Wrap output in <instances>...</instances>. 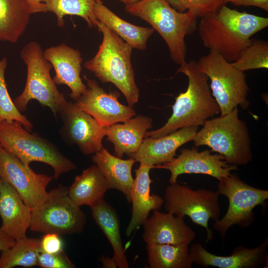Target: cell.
<instances>
[{"mask_svg": "<svg viewBox=\"0 0 268 268\" xmlns=\"http://www.w3.org/2000/svg\"><path fill=\"white\" fill-rule=\"evenodd\" d=\"M87 88L76 100V105L91 115L98 123L107 127L125 122L136 115L135 110L129 106L121 103L117 92H106L95 80L84 75Z\"/></svg>", "mask_w": 268, "mask_h": 268, "instance_id": "cell-13", "label": "cell"}, {"mask_svg": "<svg viewBox=\"0 0 268 268\" xmlns=\"http://www.w3.org/2000/svg\"><path fill=\"white\" fill-rule=\"evenodd\" d=\"M31 14L25 0H0V41L17 42L28 25Z\"/></svg>", "mask_w": 268, "mask_h": 268, "instance_id": "cell-27", "label": "cell"}, {"mask_svg": "<svg viewBox=\"0 0 268 268\" xmlns=\"http://www.w3.org/2000/svg\"><path fill=\"white\" fill-rule=\"evenodd\" d=\"M37 265L42 268H74V264L64 253L49 254L40 251Z\"/></svg>", "mask_w": 268, "mask_h": 268, "instance_id": "cell-34", "label": "cell"}, {"mask_svg": "<svg viewBox=\"0 0 268 268\" xmlns=\"http://www.w3.org/2000/svg\"><path fill=\"white\" fill-rule=\"evenodd\" d=\"M268 26V17L240 12L225 5L216 13L201 18L197 28L205 48L233 63L239 58L251 37Z\"/></svg>", "mask_w": 268, "mask_h": 268, "instance_id": "cell-1", "label": "cell"}, {"mask_svg": "<svg viewBox=\"0 0 268 268\" xmlns=\"http://www.w3.org/2000/svg\"><path fill=\"white\" fill-rule=\"evenodd\" d=\"M180 12L190 11L198 17L213 15L227 3V0H166Z\"/></svg>", "mask_w": 268, "mask_h": 268, "instance_id": "cell-33", "label": "cell"}, {"mask_svg": "<svg viewBox=\"0 0 268 268\" xmlns=\"http://www.w3.org/2000/svg\"><path fill=\"white\" fill-rule=\"evenodd\" d=\"M218 181L216 192L219 195L226 196L229 201L226 214L213 224V228L223 239L232 225L244 228L251 224L254 220L253 210L265 203L268 199V191L248 185L236 174H231Z\"/></svg>", "mask_w": 268, "mask_h": 268, "instance_id": "cell-10", "label": "cell"}, {"mask_svg": "<svg viewBox=\"0 0 268 268\" xmlns=\"http://www.w3.org/2000/svg\"><path fill=\"white\" fill-rule=\"evenodd\" d=\"M67 190L63 186L52 190L31 209V231L60 235L83 231L86 215L70 199Z\"/></svg>", "mask_w": 268, "mask_h": 268, "instance_id": "cell-9", "label": "cell"}, {"mask_svg": "<svg viewBox=\"0 0 268 268\" xmlns=\"http://www.w3.org/2000/svg\"><path fill=\"white\" fill-rule=\"evenodd\" d=\"M196 63L199 70L210 79L211 92L219 107L221 115L238 106L244 110L248 108L249 88L244 72L212 50L201 57Z\"/></svg>", "mask_w": 268, "mask_h": 268, "instance_id": "cell-8", "label": "cell"}, {"mask_svg": "<svg viewBox=\"0 0 268 268\" xmlns=\"http://www.w3.org/2000/svg\"><path fill=\"white\" fill-rule=\"evenodd\" d=\"M7 63L6 58L0 60V122L16 121L30 132L33 128L32 123L18 110L8 93L5 79Z\"/></svg>", "mask_w": 268, "mask_h": 268, "instance_id": "cell-32", "label": "cell"}, {"mask_svg": "<svg viewBox=\"0 0 268 268\" xmlns=\"http://www.w3.org/2000/svg\"><path fill=\"white\" fill-rule=\"evenodd\" d=\"M0 228L15 241L26 236L31 222V209L16 190L3 181L0 194Z\"/></svg>", "mask_w": 268, "mask_h": 268, "instance_id": "cell-21", "label": "cell"}, {"mask_svg": "<svg viewBox=\"0 0 268 268\" xmlns=\"http://www.w3.org/2000/svg\"><path fill=\"white\" fill-rule=\"evenodd\" d=\"M96 28L102 40L96 55L84 63V67L102 82L113 84L133 107L139 97L131 62L133 48L99 21Z\"/></svg>", "mask_w": 268, "mask_h": 268, "instance_id": "cell-3", "label": "cell"}, {"mask_svg": "<svg viewBox=\"0 0 268 268\" xmlns=\"http://www.w3.org/2000/svg\"><path fill=\"white\" fill-rule=\"evenodd\" d=\"M15 240L7 234L0 228V251L2 252L10 247Z\"/></svg>", "mask_w": 268, "mask_h": 268, "instance_id": "cell-38", "label": "cell"}, {"mask_svg": "<svg viewBox=\"0 0 268 268\" xmlns=\"http://www.w3.org/2000/svg\"><path fill=\"white\" fill-rule=\"evenodd\" d=\"M63 122L61 134L85 155L94 154L103 147L105 129L74 102H67L59 114Z\"/></svg>", "mask_w": 268, "mask_h": 268, "instance_id": "cell-14", "label": "cell"}, {"mask_svg": "<svg viewBox=\"0 0 268 268\" xmlns=\"http://www.w3.org/2000/svg\"><path fill=\"white\" fill-rule=\"evenodd\" d=\"M198 131L199 127H190L159 137H145L138 151L129 157L155 168L173 160L177 149L193 141Z\"/></svg>", "mask_w": 268, "mask_h": 268, "instance_id": "cell-17", "label": "cell"}, {"mask_svg": "<svg viewBox=\"0 0 268 268\" xmlns=\"http://www.w3.org/2000/svg\"><path fill=\"white\" fill-rule=\"evenodd\" d=\"M102 263V266L104 268H116L117 265L113 258H110L107 256H101L99 259Z\"/></svg>", "mask_w": 268, "mask_h": 268, "instance_id": "cell-39", "label": "cell"}, {"mask_svg": "<svg viewBox=\"0 0 268 268\" xmlns=\"http://www.w3.org/2000/svg\"><path fill=\"white\" fill-rule=\"evenodd\" d=\"M268 239L259 246L250 249L240 245L235 248L232 255L220 256L208 252L200 243L193 244L189 249L193 262L203 267L219 268H256L266 260Z\"/></svg>", "mask_w": 268, "mask_h": 268, "instance_id": "cell-19", "label": "cell"}, {"mask_svg": "<svg viewBox=\"0 0 268 268\" xmlns=\"http://www.w3.org/2000/svg\"><path fill=\"white\" fill-rule=\"evenodd\" d=\"M143 225L142 240L146 244L189 245L196 233L184 220V217L172 213L153 210Z\"/></svg>", "mask_w": 268, "mask_h": 268, "instance_id": "cell-18", "label": "cell"}, {"mask_svg": "<svg viewBox=\"0 0 268 268\" xmlns=\"http://www.w3.org/2000/svg\"><path fill=\"white\" fill-rule=\"evenodd\" d=\"M20 58L27 68V77L22 92L14 101L18 110L23 112L29 102L36 100L50 109L56 117L67 103L51 77V64L45 58L41 46L31 41L21 49Z\"/></svg>", "mask_w": 268, "mask_h": 268, "instance_id": "cell-7", "label": "cell"}, {"mask_svg": "<svg viewBox=\"0 0 268 268\" xmlns=\"http://www.w3.org/2000/svg\"><path fill=\"white\" fill-rule=\"evenodd\" d=\"M0 177L16 190L30 209L44 197L47 186L54 178L35 172L0 144Z\"/></svg>", "mask_w": 268, "mask_h": 268, "instance_id": "cell-12", "label": "cell"}, {"mask_svg": "<svg viewBox=\"0 0 268 268\" xmlns=\"http://www.w3.org/2000/svg\"><path fill=\"white\" fill-rule=\"evenodd\" d=\"M40 251V239L26 236L16 240L11 247L1 252L0 268L37 266Z\"/></svg>", "mask_w": 268, "mask_h": 268, "instance_id": "cell-29", "label": "cell"}, {"mask_svg": "<svg viewBox=\"0 0 268 268\" xmlns=\"http://www.w3.org/2000/svg\"><path fill=\"white\" fill-rule=\"evenodd\" d=\"M92 160L104 176L109 189L120 191L131 202V190L134 181L132 169L135 160L131 157L123 159L111 154L104 147L93 154Z\"/></svg>", "mask_w": 268, "mask_h": 268, "instance_id": "cell-23", "label": "cell"}, {"mask_svg": "<svg viewBox=\"0 0 268 268\" xmlns=\"http://www.w3.org/2000/svg\"><path fill=\"white\" fill-rule=\"evenodd\" d=\"M29 6L31 14L37 13H46L47 10L45 0H25Z\"/></svg>", "mask_w": 268, "mask_h": 268, "instance_id": "cell-37", "label": "cell"}, {"mask_svg": "<svg viewBox=\"0 0 268 268\" xmlns=\"http://www.w3.org/2000/svg\"><path fill=\"white\" fill-rule=\"evenodd\" d=\"M126 5L131 4L134 3L139 0H119Z\"/></svg>", "mask_w": 268, "mask_h": 268, "instance_id": "cell-40", "label": "cell"}, {"mask_svg": "<svg viewBox=\"0 0 268 268\" xmlns=\"http://www.w3.org/2000/svg\"><path fill=\"white\" fill-rule=\"evenodd\" d=\"M228 2L236 6H255L268 11V0H227Z\"/></svg>", "mask_w": 268, "mask_h": 268, "instance_id": "cell-36", "label": "cell"}, {"mask_svg": "<svg viewBox=\"0 0 268 268\" xmlns=\"http://www.w3.org/2000/svg\"><path fill=\"white\" fill-rule=\"evenodd\" d=\"M150 268H191L193 263L187 245L146 244Z\"/></svg>", "mask_w": 268, "mask_h": 268, "instance_id": "cell-28", "label": "cell"}, {"mask_svg": "<svg viewBox=\"0 0 268 268\" xmlns=\"http://www.w3.org/2000/svg\"><path fill=\"white\" fill-rule=\"evenodd\" d=\"M177 72L188 77L187 89L175 98L172 114L165 125L147 132L145 137H159L181 128L202 126L206 120L220 113L212 95L209 79L199 70L196 61L190 60L180 66Z\"/></svg>", "mask_w": 268, "mask_h": 268, "instance_id": "cell-2", "label": "cell"}, {"mask_svg": "<svg viewBox=\"0 0 268 268\" xmlns=\"http://www.w3.org/2000/svg\"><path fill=\"white\" fill-rule=\"evenodd\" d=\"M94 12L98 21L133 49L144 50L148 39L155 31L152 28L135 25L124 20L105 6L102 0L95 4Z\"/></svg>", "mask_w": 268, "mask_h": 268, "instance_id": "cell-24", "label": "cell"}, {"mask_svg": "<svg viewBox=\"0 0 268 268\" xmlns=\"http://www.w3.org/2000/svg\"><path fill=\"white\" fill-rule=\"evenodd\" d=\"M238 112L236 107L226 114L206 120L193 140L195 146H208L232 165L249 163L253 158L251 138Z\"/></svg>", "mask_w": 268, "mask_h": 268, "instance_id": "cell-5", "label": "cell"}, {"mask_svg": "<svg viewBox=\"0 0 268 268\" xmlns=\"http://www.w3.org/2000/svg\"><path fill=\"white\" fill-rule=\"evenodd\" d=\"M237 69L245 71L249 70L268 68V42L252 38L239 58L232 63Z\"/></svg>", "mask_w": 268, "mask_h": 268, "instance_id": "cell-31", "label": "cell"}, {"mask_svg": "<svg viewBox=\"0 0 268 268\" xmlns=\"http://www.w3.org/2000/svg\"><path fill=\"white\" fill-rule=\"evenodd\" d=\"M152 167L140 163L135 169V178L131 190L132 203V216L126 230V234L130 236L148 218L150 211L159 210L164 202L160 196L150 194L152 182L149 172Z\"/></svg>", "mask_w": 268, "mask_h": 268, "instance_id": "cell-20", "label": "cell"}, {"mask_svg": "<svg viewBox=\"0 0 268 268\" xmlns=\"http://www.w3.org/2000/svg\"><path fill=\"white\" fill-rule=\"evenodd\" d=\"M64 242L60 235L55 233H45L40 240V251L49 254L64 251Z\"/></svg>", "mask_w": 268, "mask_h": 268, "instance_id": "cell-35", "label": "cell"}, {"mask_svg": "<svg viewBox=\"0 0 268 268\" xmlns=\"http://www.w3.org/2000/svg\"><path fill=\"white\" fill-rule=\"evenodd\" d=\"M125 11L148 23L166 43L172 60L179 66L186 62L185 38L197 29L198 17L192 11L180 12L166 0H139L126 5Z\"/></svg>", "mask_w": 268, "mask_h": 268, "instance_id": "cell-4", "label": "cell"}, {"mask_svg": "<svg viewBox=\"0 0 268 268\" xmlns=\"http://www.w3.org/2000/svg\"><path fill=\"white\" fill-rule=\"evenodd\" d=\"M3 181L0 177V194L1 191L2 185H3Z\"/></svg>", "mask_w": 268, "mask_h": 268, "instance_id": "cell-41", "label": "cell"}, {"mask_svg": "<svg viewBox=\"0 0 268 268\" xmlns=\"http://www.w3.org/2000/svg\"><path fill=\"white\" fill-rule=\"evenodd\" d=\"M177 157L167 163L156 166L170 172V184L177 182L178 177L184 174H201L209 175L218 180L237 170V166L228 164L222 155L212 154L211 150L198 151L197 149L182 148Z\"/></svg>", "mask_w": 268, "mask_h": 268, "instance_id": "cell-15", "label": "cell"}, {"mask_svg": "<svg viewBox=\"0 0 268 268\" xmlns=\"http://www.w3.org/2000/svg\"><path fill=\"white\" fill-rule=\"evenodd\" d=\"M0 144L27 166L30 167L32 162L50 166L55 179L76 168V165L54 144L37 134H31L16 121L0 122Z\"/></svg>", "mask_w": 268, "mask_h": 268, "instance_id": "cell-6", "label": "cell"}, {"mask_svg": "<svg viewBox=\"0 0 268 268\" xmlns=\"http://www.w3.org/2000/svg\"><path fill=\"white\" fill-rule=\"evenodd\" d=\"M109 187L101 172L92 165L77 176L68 189V195L77 205L91 206L104 199Z\"/></svg>", "mask_w": 268, "mask_h": 268, "instance_id": "cell-26", "label": "cell"}, {"mask_svg": "<svg viewBox=\"0 0 268 268\" xmlns=\"http://www.w3.org/2000/svg\"><path fill=\"white\" fill-rule=\"evenodd\" d=\"M101 0H45L47 11L54 13L57 25L63 27L64 17L75 15L83 18L90 28L96 27L98 21L94 12L95 4Z\"/></svg>", "mask_w": 268, "mask_h": 268, "instance_id": "cell-30", "label": "cell"}, {"mask_svg": "<svg viewBox=\"0 0 268 268\" xmlns=\"http://www.w3.org/2000/svg\"><path fill=\"white\" fill-rule=\"evenodd\" d=\"M152 127V119L138 115L123 124L105 127V136L114 147L115 156L122 158L125 154L130 156L140 148L147 130Z\"/></svg>", "mask_w": 268, "mask_h": 268, "instance_id": "cell-22", "label": "cell"}, {"mask_svg": "<svg viewBox=\"0 0 268 268\" xmlns=\"http://www.w3.org/2000/svg\"><path fill=\"white\" fill-rule=\"evenodd\" d=\"M44 55L55 70V84L67 85L71 90L69 96L76 100L87 88L80 77L82 58L80 52L62 43L46 49Z\"/></svg>", "mask_w": 268, "mask_h": 268, "instance_id": "cell-16", "label": "cell"}, {"mask_svg": "<svg viewBox=\"0 0 268 268\" xmlns=\"http://www.w3.org/2000/svg\"><path fill=\"white\" fill-rule=\"evenodd\" d=\"M90 207L93 219L113 248V258L117 267L119 268H129L120 235L119 218L116 210L104 199Z\"/></svg>", "mask_w": 268, "mask_h": 268, "instance_id": "cell-25", "label": "cell"}, {"mask_svg": "<svg viewBox=\"0 0 268 268\" xmlns=\"http://www.w3.org/2000/svg\"><path fill=\"white\" fill-rule=\"evenodd\" d=\"M217 192L191 188L175 183L170 184L164 195V207L167 212L184 217L187 215L192 221L206 231L207 242L213 236L208 228L209 219L216 221L219 219L220 207Z\"/></svg>", "mask_w": 268, "mask_h": 268, "instance_id": "cell-11", "label": "cell"}]
</instances>
